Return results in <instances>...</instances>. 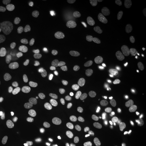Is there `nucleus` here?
Returning <instances> with one entry per match:
<instances>
[{
	"mask_svg": "<svg viewBox=\"0 0 146 146\" xmlns=\"http://www.w3.org/2000/svg\"><path fill=\"white\" fill-rule=\"evenodd\" d=\"M72 91L71 84L67 80L61 79L54 84L52 88L53 98L55 101H63L70 95Z\"/></svg>",
	"mask_w": 146,
	"mask_h": 146,
	"instance_id": "nucleus-7",
	"label": "nucleus"
},
{
	"mask_svg": "<svg viewBox=\"0 0 146 146\" xmlns=\"http://www.w3.org/2000/svg\"><path fill=\"white\" fill-rule=\"evenodd\" d=\"M3 146H16L15 144H13V143H11V142H7L5 144H3Z\"/></svg>",
	"mask_w": 146,
	"mask_h": 146,
	"instance_id": "nucleus-15",
	"label": "nucleus"
},
{
	"mask_svg": "<svg viewBox=\"0 0 146 146\" xmlns=\"http://www.w3.org/2000/svg\"><path fill=\"white\" fill-rule=\"evenodd\" d=\"M104 125V119L102 115H98L91 120L88 129V133L91 137L99 136Z\"/></svg>",
	"mask_w": 146,
	"mask_h": 146,
	"instance_id": "nucleus-11",
	"label": "nucleus"
},
{
	"mask_svg": "<svg viewBox=\"0 0 146 146\" xmlns=\"http://www.w3.org/2000/svg\"><path fill=\"white\" fill-rule=\"evenodd\" d=\"M130 146H141V145H139V144H137V143H133V144H131Z\"/></svg>",
	"mask_w": 146,
	"mask_h": 146,
	"instance_id": "nucleus-17",
	"label": "nucleus"
},
{
	"mask_svg": "<svg viewBox=\"0 0 146 146\" xmlns=\"http://www.w3.org/2000/svg\"><path fill=\"white\" fill-rule=\"evenodd\" d=\"M0 85L11 99L21 106L36 94L40 85V76L31 65L14 63L0 69Z\"/></svg>",
	"mask_w": 146,
	"mask_h": 146,
	"instance_id": "nucleus-1",
	"label": "nucleus"
},
{
	"mask_svg": "<svg viewBox=\"0 0 146 146\" xmlns=\"http://www.w3.org/2000/svg\"><path fill=\"white\" fill-rule=\"evenodd\" d=\"M3 87L0 85V96L3 94Z\"/></svg>",
	"mask_w": 146,
	"mask_h": 146,
	"instance_id": "nucleus-16",
	"label": "nucleus"
},
{
	"mask_svg": "<svg viewBox=\"0 0 146 146\" xmlns=\"http://www.w3.org/2000/svg\"><path fill=\"white\" fill-rule=\"evenodd\" d=\"M17 113L11 106L0 104V130L7 128L16 122Z\"/></svg>",
	"mask_w": 146,
	"mask_h": 146,
	"instance_id": "nucleus-5",
	"label": "nucleus"
},
{
	"mask_svg": "<svg viewBox=\"0 0 146 146\" xmlns=\"http://www.w3.org/2000/svg\"><path fill=\"white\" fill-rule=\"evenodd\" d=\"M62 64V58L55 52H48L43 58L42 63V70L45 72L52 74L55 72Z\"/></svg>",
	"mask_w": 146,
	"mask_h": 146,
	"instance_id": "nucleus-6",
	"label": "nucleus"
},
{
	"mask_svg": "<svg viewBox=\"0 0 146 146\" xmlns=\"http://www.w3.org/2000/svg\"><path fill=\"white\" fill-rule=\"evenodd\" d=\"M93 90V85L89 77L85 74L80 75L72 88V93L75 97H81L84 94H89Z\"/></svg>",
	"mask_w": 146,
	"mask_h": 146,
	"instance_id": "nucleus-4",
	"label": "nucleus"
},
{
	"mask_svg": "<svg viewBox=\"0 0 146 146\" xmlns=\"http://www.w3.org/2000/svg\"><path fill=\"white\" fill-rule=\"evenodd\" d=\"M19 30V25L7 19H0V35L14 36Z\"/></svg>",
	"mask_w": 146,
	"mask_h": 146,
	"instance_id": "nucleus-10",
	"label": "nucleus"
},
{
	"mask_svg": "<svg viewBox=\"0 0 146 146\" xmlns=\"http://www.w3.org/2000/svg\"><path fill=\"white\" fill-rule=\"evenodd\" d=\"M56 146H84L80 140L75 136H68L60 138L57 141Z\"/></svg>",
	"mask_w": 146,
	"mask_h": 146,
	"instance_id": "nucleus-13",
	"label": "nucleus"
},
{
	"mask_svg": "<svg viewBox=\"0 0 146 146\" xmlns=\"http://www.w3.org/2000/svg\"><path fill=\"white\" fill-rule=\"evenodd\" d=\"M33 3L32 0H11L7 3L8 9L13 14H23L29 10Z\"/></svg>",
	"mask_w": 146,
	"mask_h": 146,
	"instance_id": "nucleus-9",
	"label": "nucleus"
},
{
	"mask_svg": "<svg viewBox=\"0 0 146 146\" xmlns=\"http://www.w3.org/2000/svg\"><path fill=\"white\" fill-rule=\"evenodd\" d=\"M45 21L43 16L35 11H26L19 18V25L29 33H36L44 26Z\"/></svg>",
	"mask_w": 146,
	"mask_h": 146,
	"instance_id": "nucleus-2",
	"label": "nucleus"
},
{
	"mask_svg": "<svg viewBox=\"0 0 146 146\" xmlns=\"http://www.w3.org/2000/svg\"><path fill=\"white\" fill-rule=\"evenodd\" d=\"M100 8L97 5H91L86 11L87 16L91 19H98L100 16Z\"/></svg>",
	"mask_w": 146,
	"mask_h": 146,
	"instance_id": "nucleus-14",
	"label": "nucleus"
},
{
	"mask_svg": "<svg viewBox=\"0 0 146 146\" xmlns=\"http://www.w3.org/2000/svg\"><path fill=\"white\" fill-rule=\"evenodd\" d=\"M61 123L63 128L73 132H81L85 128L83 119L75 115H71L64 118Z\"/></svg>",
	"mask_w": 146,
	"mask_h": 146,
	"instance_id": "nucleus-8",
	"label": "nucleus"
},
{
	"mask_svg": "<svg viewBox=\"0 0 146 146\" xmlns=\"http://www.w3.org/2000/svg\"><path fill=\"white\" fill-rule=\"evenodd\" d=\"M48 130L44 127H38L32 131L31 142L34 146H42L47 139Z\"/></svg>",
	"mask_w": 146,
	"mask_h": 146,
	"instance_id": "nucleus-12",
	"label": "nucleus"
},
{
	"mask_svg": "<svg viewBox=\"0 0 146 146\" xmlns=\"http://www.w3.org/2000/svg\"><path fill=\"white\" fill-rule=\"evenodd\" d=\"M118 42V37L112 32H103L97 36L96 46L98 49L106 53L112 52Z\"/></svg>",
	"mask_w": 146,
	"mask_h": 146,
	"instance_id": "nucleus-3",
	"label": "nucleus"
}]
</instances>
